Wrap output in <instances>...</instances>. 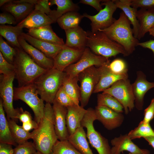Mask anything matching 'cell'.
<instances>
[{
  "instance_id": "cell-1",
  "label": "cell",
  "mask_w": 154,
  "mask_h": 154,
  "mask_svg": "<svg viewBox=\"0 0 154 154\" xmlns=\"http://www.w3.org/2000/svg\"><path fill=\"white\" fill-rule=\"evenodd\" d=\"M32 132L33 143L37 151L42 154H51L53 146L58 140L54 111L51 104L46 103L43 117L38 127Z\"/></svg>"
},
{
  "instance_id": "cell-2",
  "label": "cell",
  "mask_w": 154,
  "mask_h": 154,
  "mask_svg": "<svg viewBox=\"0 0 154 154\" xmlns=\"http://www.w3.org/2000/svg\"><path fill=\"white\" fill-rule=\"evenodd\" d=\"M131 23L122 11L119 18L110 27L100 30L110 39L122 46L129 55L135 50L139 42L135 37Z\"/></svg>"
},
{
  "instance_id": "cell-3",
  "label": "cell",
  "mask_w": 154,
  "mask_h": 154,
  "mask_svg": "<svg viewBox=\"0 0 154 154\" xmlns=\"http://www.w3.org/2000/svg\"><path fill=\"white\" fill-rule=\"evenodd\" d=\"M17 52L14 58L15 78L18 87L25 86L34 83L47 70L38 66L22 48L16 47Z\"/></svg>"
},
{
  "instance_id": "cell-4",
  "label": "cell",
  "mask_w": 154,
  "mask_h": 154,
  "mask_svg": "<svg viewBox=\"0 0 154 154\" xmlns=\"http://www.w3.org/2000/svg\"><path fill=\"white\" fill-rule=\"evenodd\" d=\"M66 74L64 72L53 68L37 78L33 84L40 98L46 103L53 104Z\"/></svg>"
},
{
  "instance_id": "cell-5",
  "label": "cell",
  "mask_w": 154,
  "mask_h": 154,
  "mask_svg": "<svg viewBox=\"0 0 154 154\" xmlns=\"http://www.w3.org/2000/svg\"><path fill=\"white\" fill-rule=\"evenodd\" d=\"M87 32L86 46L95 54L108 59L120 54L124 56L129 55L122 46L111 40L103 32Z\"/></svg>"
},
{
  "instance_id": "cell-6",
  "label": "cell",
  "mask_w": 154,
  "mask_h": 154,
  "mask_svg": "<svg viewBox=\"0 0 154 154\" xmlns=\"http://www.w3.org/2000/svg\"><path fill=\"white\" fill-rule=\"evenodd\" d=\"M97 120L94 110L90 108L81 122V126L86 129V136L91 146L98 154H112L108 139L95 129L93 123Z\"/></svg>"
},
{
  "instance_id": "cell-7",
  "label": "cell",
  "mask_w": 154,
  "mask_h": 154,
  "mask_svg": "<svg viewBox=\"0 0 154 154\" xmlns=\"http://www.w3.org/2000/svg\"><path fill=\"white\" fill-rule=\"evenodd\" d=\"M38 95L33 83L14 88V100H20L26 104L33 110L35 121L38 124L43 117L45 105L44 101L38 97Z\"/></svg>"
},
{
  "instance_id": "cell-8",
  "label": "cell",
  "mask_w": 154,
  "mask_h": 154,
  "mask_svg": "<svg viewBox=\"0 0 154 154\" xmlns=\"http://www.w3.org/2000/svg\"><path fill=\"white\" fill-rule=\"evenodd\" d=\"M102 69L103 66L97 67L92 66L78 74V81L80 83V102L82 107L84 108L87 105L100 80Z\"/></svg>"
},
{
  "instance_id": "cell-9",
  "label": "cell",
  "mask_w": 154,
  "mask_h": 154,
  "mask_svg": "<svg viewBox=\"0 0 154 154\" xmlns=\"http://www.w3.org/2000/svg\"><path fill=\"white\" fill-rule=\"evenodd\" d=\"M102 92L109 94L116 98L123 106L125 114L135 107L132 84L128 78L117 81Z\"/></svg>"
},
{
  "instance_id": "cell-10",
  "label": "cell",
  "mask_w": 154,
  "mask_h": 154,
  "mask_svg": "<svg viewBox=\"0 0 154 154\" xmlns=\"http://www.w3.org/2000/svg\"><path fill=\"white\" fill-rule=\"evenodd\" d=\"M105 7L98 14L94 15H90L86 13L82 15L84 17H86L91 21V31L95 33L100 30L108 28L116 20L113 15L117 8L113 0H104L101 3Z\"/></svg>"
},
{
  "instance_id": "cell-11",
  "label": "cell",
  "mask_w": 154,
  "mask_h": 154,
  "mask_svg": "<svg viewBox=\"0 0 154 154\" xmlns=\"http://www.w3.org/2000/svg\"><path fill=\"white\" fill-rule=\"evenodd\" d=\"M15 78V74L9 76L0 74V96L2 105L5 112L7 119H11L15 121L18 113V109H15L13 105L14 88L13 82Z\"/></svg>"
},
{
  "instance_id": "cell-12",
  "label": "cell",
  "mask_w": 154,
  "mask_h": 154,
  "mask_svg": "<svg viewBox=\"0 0 154 154\" xmlns=\"http://www.w3.org/2000/svg\"><path fill=\"white\" fill-rule=\"evenodd\" d=\"M109 59L95 54L86 47L79 59L66 68L63 72L70 76H77L81 72L92 66H102Z\"/></svg>"
},
{
  "instance_id": "cell-13",
  "label": "cell",
  "mask_w": 154,
  "mask_h": 154,
  "mask_svg": "<svg viewBox=\"0 0 154 154\" xmlns=\"http://www.w3.org/2000/svg\"><path fill=\"white\" fill-rule=\"evenodd\" d=\"M94 110L97 120L108 130H112L119 127L123 121L124 116L122 113L107 107L97 106Z\"/></svg>"
},
{
  "instance_id": "cell-14",
  "label": "cell",
  "mask_w": 154,
  "mask_h": 154,
  "mask_svg": "<svg viewBox=\"0 0 154 154\" xmlns=\"http://www.w3.org/2000/svg\"><path fill=\"white\" fill-rule=\"evenodd\" d=\"M135 82L132 84L133 94L135 98V106L138 110L143 109L145 94L150 89L154 88V82L148 81L145 74L142 71L137 72Z\"/></svg>"
},
{
  "instance_id": "cell-15",
  "label": "cell",
  "mask_w": 154,
  "mask_h": 154,
  "mask_svg": "<svg viewBox=\"0 0 154 154\" xmlns=\"http://www.w3.org/2000/svg\"><path fill=\"white\" fill-rule=\"evenodd\" d=\"M110 142L112 146L111 148L112 154H121L124 151L134 154H150L149 150L141 149L134 143L127 134L115 137Z\"/></svg>"
},
{
  "instance_id": "cell-16",
  "label": "cell",
  "mask_w": 154,
  "mask_h": 154,
  "mask_svg": "<svg viewBox=\"0 0 154 154\" xmlns=\"http://www.w3.org/2000/svg\"><path fill=\"white\" fill-rule=\"evenodd\" d=\"M84 50L74 49L64 45L53 59V68L63 72L66 68L79 59Z\"/></svg>"
},
{
  "instance_id": "cell-17",
  "label": "cell",
  "mask_w": 154,
  "mask_h": 154,
  "mask_svg": "<svg viewBox=\"0 0 154 154\" xmlns=\"http://www.w3.org/2000/svg\"><path fill=\"white\" fill-rule=\"evenodd\" d=\"M52 104L54 127L57 139L60 141L67 140L69 135L66 126L67 108L55 101Z\"/></svg>"
},
{
  "instance_id": "cell-18",
  "label": "cell",
  "mask_w": 154,
  "mask_h": 154,
  "mask_svg": "<svg viewBox=\"0 0 154 154\" xmlns=\"http://www.w3.org/2000/svg\"><path fill=\"white\" fill-rule=\"evenodd\" d=\"M22 48L38 66L47 70L53 68V59L47 57L44 54L29 44L21 35L18 38Z\"/></svg>"
},
{
  "instance_id": "cell-19",
  "label": "cell",
  "mask_w": 154,
  "mask_h": 154,
  "mask_svg": "<svg viewBox=\"0 0 154 154\" xmlns=\"http://www.w3.org/2000/svg\"><path fill=\"white\" fill-rule=\"evenodd\" d=\"M64 31L66 36V46L80 50H84L86 47L87 32L79 26Z\"/></svg>"
},
{
  "instance_id": "cell-20",
  "label": "cell",
  "mask_w": 154,
  "mask_h": 154,
  "mask_svg": "<svg viewBox=\"0 0 154 154\" xmlns=\"http://www.w3.org/2000/svg\"><path fill=\"white\" fill-rule=\"evenodd\" d=\"M54 23L50 17L44 13L34 9L17 25L28 29L45 27Z\"/></svg>"
},
{
  "instance_id": "cell-21",
  "label": "cell",
  "mask_w": 154,
  "mask_h": 154,
  "mask_svg": "<svg viewBox=\"0 0 154 154\" xmlns=\"http://www.w3.org/2000/svg\"><path fill=\"white\" fill-rule=\"evenodd\" d=\"M30 44L44 54L47 57L54 59L64 46L43 41L22 33L20 35Z\"/></svg>"
},
{
  "instance_id": "cell-22",
  "label": "cell",
  "mask_w": 154,
  "mask_h": 154,
  "mask_svg": "<svg viewBox=\"0 0 154 154\" xmlns=\"http://www.w3.org/2000/svg\"><path fill=\"white\" fill-rule=\"evenodd\" d=\"M110 61L109 59L103 65V69L100 78L96 86L93 93H96L103 92L110 87L117 81L128 78V74H117L111 72L108 65Z\"/></svg>"
},
{
  "instance_id": "cell-23",
  "label": "cell",
  "mask_w": 154,
  "mask_h": 154,
  "mask_svg": "<svg viewBox=\"0 0 154 154\" xmlns=\"http://www.w3.org/2000/svg\"><path fill=\"white\" fill-rule=\"evenodd\" d=\"M66 126L69 135H72L81 126V122L87 110L79 105L74 104L67 107Z\"/></svg>"
},
{
  "instance_id": "cell-24",
  "label": "cell",
  "mask_w": 154,
  "mask_h": 154,
  "mask_svg": "<svg viewBox=\"0 0 154 154\" xmlns=\"http://www.w3.org/2000/svg\"><path fill=\"white\" fill-rule=\"evenodd\" d=\"M27 34L43 41L58 45L65 44L63 39L53 31L50 25L29 29Z\"/></svg>"
},
{
  "instance_id": "cell-25",
  "label": "cell",
  "mask_w": 154,
  "mask_h": 154,
  "mask_svg": "<svg viewBox=\"0 0 154 154\" xmlns=\"http://www.w3.org/2000/svg\"><path fill=\"white\" fill-rule=\"evenodd\" d=\"M117 8L121 9L133 26L134 36L137 38L140 27L137 18V9L131 6L132 0H113Z\"/></svg>"
},
{
  "instance_id": "cell-26",
  "label": "cell",
  "mask_w": 154,
  "mask_h": 154,
  "mask_svg": "<svg viewBox=\"0 0 154 154\" xmlns=\"http://www.w3.org/2000/svg\"><path fill=\"white\" fill-rule=\"evenodd\" d=\"M137 18L140 25L137 38L139 40L154 25V7L148 9H140L137 11Z\"/></svg>"
},
{
  "instance_id": "cell-27",
  "label": "cell",
  "mask_w": 154,
  "mask_h": 154,
  "mask_svg": "<svg viewBox=\"0 0 154 154\" xmlns=\"http://www.w3.org/2000/svg\"><path fill=\"white\" fill-rule=\"evenodd\" d=\"M13 1L3 5L2 8L12 15L17 21L24 19L34 9V4L27 2L16 3Z\"/></svg>"
},
{
  "instance_id": "cell-28",
  "label": "cell",
  "mask_w": 154,
  "mask_h": 154,
  "mask_svg": "<svg viewBox=\"0 0 154 154\" xmlns=\"http://www.w3.org/2000/svg\"><path fill=\"white\" fill-rule=\"evenodd\" d=\"M86 137L83 127L81 126L77 129L73 134L69 135L67 140L82 154H94Z\"/></svg>"
},
{
  "instance_id": "cell-29",
  "label": "cell",
  "mask_w": 154,
  "mask_h": 154,
  "mask_svg": "<svg viewBox=\"0 0 154 154\" xmlns=\"http://www.w3.org/2000/svg\"><path fill=\"white\" fill-rule=\"evenodd\" d=\"M49 5H56L57 6L56 10H52L49 16L54 23L64 14L71 11H77L80 7L78 4L71 0H51L49 1Z\"/></svg>"
},
{
  "instance_id": "cell-30",
  "label": "cell",
  "mask_w": 154,
  "mask_h": 154,
  "mask_svg": "<svg viewBox=\"0 0 154 154\" xmlns=\"http://www.w3.org/2000/svg\"><path fill=\"white\" fill-rule=\"evenodd\" d=\"M78 76L72 77L66 74L64 79L62 86L66 92L75 104L78 105L80 102V89L78 84Z\"/></svg>"
},
{
  "instance_id": "cell-31",
  "label": "cell",
  "mask_w": 154,
  "mask_h": 154,
  "mask_svg": "<svg viewBox=\"0 0 154 154\" xmlns=\"http://www.w3.org/2000/svg\"><path fill=\"white\" fill-rule=\"evenodd\" d=\"M1 99L0 100V143L10 144L16 146L10 130L8 120L6 118L2 105Z\"/></svg>"
},
{
  "instance_id": "cell-32",
  "label": "cell",
  "mask_w": 154,
  "mask_h": 154,
  "mask_svg": "<svg viewBox=\"0 0 154 154\" xmlns=\"http://www.w3.org/2000/svg\"><path fill=\"white\" fill-rule=\"evenodd\" d=\"M23 28L17 25L15 26L1 25L0 34L15 47L22 48L19 44L18 38L23 33Z\"/></svg>"
},
{
  "instance_id": "cell-33",
  "label": "cell",
  "mask_w": 154,
  "mask_h": 154,
  "mask_svg": "<svg viewBox=\"0 0 154 154\" xmlns=\"http://www.w3.org/2000/svg\"><path fill=\"white\" fill-rule=\"evenodd\" d=\"M7 119L12 137L17 144H22L28 141L29 139H32V132L30 133L25 131L22 126L18 125L15 120L11 119Z\"/></svg>"
},
{
  "instance_id": "cell-34",
  "label": "cell",
  "mask_w": 154,
  "mask_h": 154,
  "mask_svg": "<svg viewBox=\"0 0 154 154\" xmlns=\"http://www.w3.org/2000/svg\"><path fill=\"white\" fill-rule=\"evenodd\" d=\"M83 18L82 15L77 12L71 11L63 15L56 22L61 29L65 30L79 26Z\"/></svg>"
},
{
  "instance_id": "cell-35",
  "label": "cell",
  "mask_w": 154,
  "mask_h": 154,
  "mask_svg": "<svg viewBox=\"0 0 154 154\" xmlns=\"http://www.w3.org/2000/svg\"><path fill=\"white\" fill-rule=\"evenodd\" d=\"M97 106H104L119 113L124 112L123 108L121 104L111 95L102 92L97 96Z\"/></svg>"
},
{
  "instance_id": "cell-36",
  "label": "cell",
  "mask_w": 154,
  "mask_h": 154,
  "mask_svg": "<svg viewBox=\"0 0 154 154\" xmlns=\"http://www.w3.org/2000/svg\"><path fill=\"white\" fill-rule=\"evenodd\" d=\"M127 134L132 140L141 137L154 136V130L150 123H145L141 121L137 127L130 131Z\"/></svg>"
},
{
  "instance_id": "cell-37",
  "label": "cell",
  "mask_w": 154,
  "mask_h": 154,
  "mask_svg": "<svg viewBox=\"0 0 154 154\" xmlns=\"http://www.w3.org/2000/svg\"><path fill=\"white\" fill-rule=\"evenodd\" d=\"M51 154H82L67 139L56 141Z\"/></svg>"
},
{
  "instance_id": "cell-38",
  "label": "cell",
  "mask_w": 154,
  "mask_h": 154,
  "mask_svg": "<svg viewBox=\"0 0 154 154\" xmlns=\"http://www.w3.org/2000/svg\"><path fill=\"white\" fill-rule=\"evenodd\" d=\"M0 52L4 58L9 63L13 64L14 58L17 52L16 47L13 48L10 46L0 37Z\"/></svg>"
},
{
  "instance_id": "cell-39",
  "label": "cell",
  "mask_w": 154,
  "mask_h": 154,
  "mask_svg": "<svg viewBox=\"0 0 154 154\" xmlns=\"http://www.w3.org/2000/svg\"><path fill=\"white\" fill-rule=\"evenodd\" d=\"M108 67L112 72L117 74H123L127 73L128 68L125 61L122 59L117 58L110 61L108 64Z\"/></svg>"
},
{
  "instance_id": "cell-40",
  "label": "cell",
  "mask_w": 154,
  "mask_h": 154,
  "mask_svg": "<svg viewBox=\"0 0 154 154\" xmlns=\"http://www.w3.org/2000/svg\"><path fill=\"white\" fill-rule=\"evenodd\" d=\"M54 101L60 105L66 107L75 104L66 92L62 85L56 95Z\"/></svg>"
},
{
  "instance_id": "cell-41",
  "label": "cell",
  "mask_w": 154,
  "mask_h": 154,
  "mask_svg": "<svg viewBox=\"0 0 154 154\" xmlns=\"http://www.w3.org/2000/svg\"><path fill=\"white\" fill-rule=\"evenodd\" d=\"M37 151L34 143L27 141L18 144L14 149L13 154H33Z\"/></svg>"
},
{
  "instance_id": "cell-42",
  "label": "cell",
  "mask_w": 154,
  "mask_h": 154,
  "mask_svg": "<svg viewBox=\"0 0 154 154\" xmlns=\"http://www.w3.org/2000/svg\"><path fill=\"white\" fill-rule=\"evenodd\" d=\"M0 73L5 76L15 74V66L13 64L8 62L3 57L0 52Z\"/></svg>"
},
{
  "instance_id": "cell-43",
  "label": "cell",
  "mask_w": 154,
  "mask_h": 154,
  "mask_svg": "<svg viewBox=\"0 0 154 154\" xmlns=\"http://www.w3.org/2000/svg\"><path fill=\"white\" fill-rule=\"evenodd\" d=\"M131 6L137 9H149L154 7V0H132Z\"/></svg>"
},
{
  "instance_id": "cell-44",
  "label": "cell",
  "mask_w": 154,
  "mask_h": 154,
  "mask_svg": "<svg viewBox=\"0 0 154 154\" xmlns=\"http://www.w3.org/2000/svg\"><path fill=\"white\" fill-rule=\"evenodd\" d=\"M144 117L141 121L145 123H150L154 117V98L151 100L150 104L144 111Z\"/></svg>"
},
{
  "instance_id": "cell-45",
  "label": "cell",
  "mask_w": 154,
  "mask_h": 154,
  "mask_svg": "<svg viewBox=\"0 0 154 154\" xmlns=\"http://www.w3.org/2000/svg\"><path fill=\"white\" fill-rule=\"evenodd\" d=\"M35 9L49 15L52 11L50 8L49 1L38 0L35 5Z\"/></svg>"
},
{
  "instance_id": "cell-46",
  "label": "cell",
  "mask_w": 154,
  "mask_h": 154,
  "mask_svg": "<svg viewBox=\"0 0 154 154\" xmlns=\"http://www.w3.org/2000/svg\"><path fill=\"white\" fill-rule=\"evenodd\" d=\"M17 21L14 17L11 14L3 12L0 14V24L5 25V24H15Z\"/></svg>"
},
{
  "instance_id": "cell-47",
  "label": "cell",
  "mask_w": 154,
  "mask_h": 154,
  "mask_svg": "<svg viewBox=\"0 0 154 154\" xmlns=\"http://www.w3.org/2000/svg\"><path fill=\"white\" fill-rule=\"evenodd\" d=\"M18 109V112L16 116L17 119H19L23 123L29 122L33 120L31 114L29 112L24 111L22 108Z\"/></svg>"
},
{
  "instance_id": "cell-48",
  "label": "cell",
  "mask_w": 154,
  "mask_h": 154,
  "mask_svg": "<svg viewBox=\"0 0 154 154\" xmlns=\"http://www.w3.org/2000/svg\"><path fill=\"white\" fill-rule=\"evenodd\" d=\"M103 1L102 0H80L79 3L90 5L99 12L103 9L101 3Z\"/></svg>"
},
{
  "instance_id": "cell-49",
  "label": "cell",
  "mask_w": 154,
  "mask_h": 154,
  "mask_svg": "<svg viewBox=\"0 0 154 154\" xmlns=\"http://www.w3.org/2000/svg\"><path fill=\"white\" fill-rule=\"evenodd\" d=\"M12 146L10 144L0 143V154H13L14 149Z\"/></svg>"
},
{
  "instance_id": "cell-50",
  "label": "cell",
  "mask_w": 154,
  "mask_h": 154,
  "mask_svg": "<svg viewBox=\"0 0 154 154\" xmlns=\"http://www.w3.org/2000/svg\"><path fill=\"white\" fill-rule=\"evenodd\" d=\"M38 126V124L37 122L33 120L31 121L23 123L22 127L26 131L29 132L33 129H37Z\"/></svg>"
},
{
  "instance_id": "cell-51",
  "label": "cell",
  "mask_w": 154,
  "mask_h": 154,
  "mask_svg": "<svg viewBox=\"0 0 154 154\" xmlns=\"http://www.w3.org/2000/svg\"><path fill=\"white\" fill-rule=\"evenodd\" d=\"M138 46L151 50L153 52L154 57V40L150 39L145 42H139Z\"/></svg>"
},
{
  "instance_id": "cell-52",
  "label": "cell",
  "mask_w": 154,
  "mask_h": 154,
  "mask_svg": "<svg viewBox=\"0 0 154 154\" xmlns=\"http://www.w3.org/2000/svg\"><path fill=\"white\" fill-rule=\"evenodd\" d=\"M144 138L154 149V136L147 137H144Z\"/></svg>"
},
{
  "instance_id": "cell-53",
  "label": "cell",
  "mask_w": 154,
  "mask_h": 154,
  "mask_svg": "<svg viewBox=\"0 0 154 154\" xmlns=\"http://www.w3.org/2000/svg\"><path fill=\"white\" fill-rule=\"evenodd\" d=\"M13 0H0V7L4 5L5 4L12 2Z\"/></svg>"
},
{
  "instance_id": "cell-54",
  "label": "cell",
  "mask_w": 154,
  "mask_h": 154,
  "mask_svg": "<svg viewBox=\"0 0 154 154\" xmlns=\"http://www.w3.org/2000/svg\"><path fill=\"white\" fill-rule=\"evenodd\" d=\"M149 33L150 35L154 37V25L150 30Z\"/></svg>"
},
{
  "instance_id": "cell-55",
  "label": "cell",
  "mask_w": 154,
  "mask_h": 154,
  "mask_svg": "<svg viewBox=\"0 0 154 154\" xmlns=\"http://www.w3.org/2000/svg\"><path fill=\"white\" fill-rule=\"evenodd\" d=\"M33 154H42L40 152L37 151L36 152L34 153Z\"/></svg>"
},
{
  "instance_id": "cell-56",
  "label": "cell",
  "mask_w": 154,
  "mask_h": 154,
  "mask_svg": "<svg viewBox=\"0 0 154 154\" xmlns=\"http://www.w3.org/2000/svg\"><path fill=\"white\" fill-rule=\"evenodd\" d=\"M128 154H133V153H129Z\"/></svg>"
}]
</instances>
